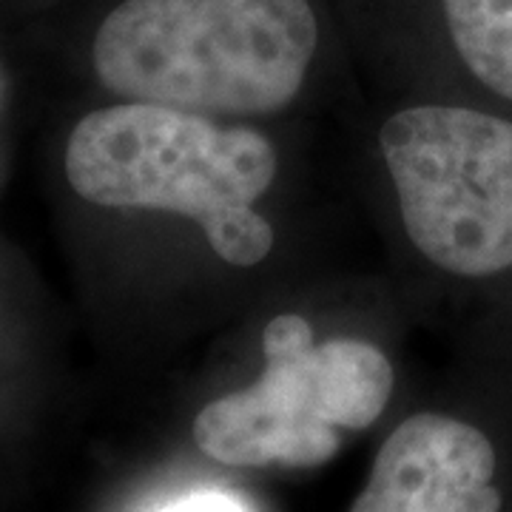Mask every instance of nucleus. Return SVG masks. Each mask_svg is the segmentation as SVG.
<instances>
[{
	"mask_svg": "<svg viewBox=\"0 0 512 512\" xmlns=\"http://www.w3.org/2000/svg\"><path fill=\"white\" fill-rule=\"evenodd\" d=\"M319 40L308 0H123L94 37L103 86L191 114H271Z\"/></svg>",
	"mask_w": 512,
	"mask_h": 512,
	"instance_id": "nucleus-1",
	"label": "nucleus"
},
{
	"mask_svg": "<svg viewBox=\"0 0 512 512\" xmlns=\"http://www.w3.org/2000/svg\"><path fill=\"white\" fill-rule=\"evenodd\" d=\"M66 177L94 205L191 217L228 265L251 268L274 248L254 202L274 183L276 154L254 128H217L202 114L131 100L77 123Z\"/></svg>",
	"mask_w": 512,
	"mask_h": 512,
	"instance_id": "nucleus-2",
	"label": "nucleus"
},
{
	"mask_svg": "<svg viewBox=\"0 0 512 512\" xmlns=\"http://www.w3.org/2000/svg\"><path fill=\"white\" fill-rule=\"evenodd\" d=\"M265 373L248 390L202 407L194 441L234 467H319L339 453V430H365L382 416L393 367L359 339L316 345L296 313L265 325Z\"/></svg>",
	"mask_w": 512,
	"mask_h": 512,
	"instance_id": "nucleus-3",
	"label": "nucleus"
},
{
	"mask_svg": "<svg viewBox=\"0 0 512 512\" xmlns=\"http://www.w3.org/2000/svg\"><path fill=\"white\" fill-rule=\"evenodd\" d=\"M410 242L444 271L512 268V123L453 106H416L382 128Z\"/></svg>",
	"mask_w": 512,
	"mask_h": 512,
	"instance_id": "nucleus-4",
	"label": "nucleus"
},
{
	"mask_svg": "<svg viewBox=\"0 0 512 512\" xmlns=\"http://www.w3.org/2000/svg\"><path fill=\"white\" fill-rule=\"evenodd\" d=\"M493 476L495 450L478 427L419 413L384 441L350 512H501Z\"/></svg>",
	"mask_w": 512,
	"mask_h": 512,
	"instance_id": "nucleus-5",
	"label": "nucleus"
},
{
	"mask_svg": "<svg viewBox=\"0 0 512 512\" xmlns=\"http://www.w3.org/2000/svg\"><path fill=\"white\" fill-rule=\"evenodd\" d=\"M444 12L467 69L512 100V0H444Z\"/></svg>",
	"mask_w": 512,
	"mask_h": 512,
	"instance_id": "nucleus-6",
	"label": "nucleus"
},
{
	"mask_svg": "<svg viewBox=\"0 0 512 512\" xmlns=\"http://www.w3.org/2000/svg\"><path fill=\"white\" fill-rule=\"evenodd\" d=\"M163 512H245L239 507L234 498L220 493H200L191 495V498H183L177 504H171L168 510Z\"/></svg>",
	"mask_w": 512,
	"mask_h": 512,
	"instance_id": "nucleus-7",
	"label": "nucleus"
}]
</instances>
